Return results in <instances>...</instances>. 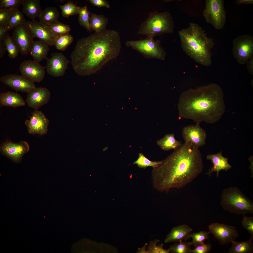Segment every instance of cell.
Returning a JSON list of instances; mask_svg holds the SVG:
<instances>
[{
	"instance_id": "cell-1",
	"label": "cell",
	"mask_w": 253,
	"mask_h": 253,
	"mask_svg": "<svg viewBox=\"0 0 253 253\" xmlns=\"http://www.w3.org/2000/svg\"><path fill=\"white\" fill-rule=\"evenodd\" d=\"M121 48L119 33L105 29L82 38L77 42L70 55L71 64L78 75L96 73L110 60L119 54Z\"/></svg>"
},
{
	"instance_id": "cell-2",
	"label": "cell",
	"mask_w": 253,
	"mask_h": 253,
	"mask_svg": "<svg viewBox=\"0 0 253 253\" xmlns=\"http://www.w3.org/2000/svg\"><path fill=\"white\" fill-rule=\"evenodd\" d=\"M203 167L200 150L185 142L153 170L154 186L161 191L182 187L201 173Z\"/></svg>"
},
{
	"instance_id": "cell-3",
	"label": "cell",
	"mask_w": 253,
	"mask_h": 253,
	"mask_svg": "<svg viewBox=\"0 0 253 253\" xmlns=\"http://www.w3.org/2000/svg\"><path fill=\"white\" fill-rule=\"evenodd\" d=\"M178 107L181 117L193 120L196 123L204 121L213 124L225 113L224 93L216 83L190 89L181 94Z\"/></svg>"
},
{
	"instance_id": "cell-4",
	"label": "cell",
	"mask_w": 253,
	"mask_h": 253,
	"mask_svg": "<svg viewBox=\"0 0 253 253\" xmlns=\"http://www.w3.org/2000/svg\"><path fill=\"white\" fill-rule=\"evenodd\" d=\"M178 34L183 50L196 62L206 66L212 63L211 51L215 44L198 24L190 22Z\"/></svg>"
},
{
	"instance_id": "cell-5",
	"label": "cell",
	"mask_w": 253,
	"mask_h": 253,
	"mask_svg": "<svg viewBox=\"0 0 253 253\" xmlns=\"http://www.w3.org/2000/svg\"><path fill=\"white\" fill-rule=\"evenodd\" d=\"M174 26L173 18L169 12H159L155 10L150 12L146 19L141 23L137 33L154 39L157 35L173 33Z\"/></svg>"
},
{
	"instance_id": "cell-6",
	"label": "cell",
	"mask_w": 253,
	"mask_h": 253,
	"mask_svg": "<svg viewBox=\"0 0 253 253\" xmlns=\"http://www.w3.org/2000/svg\"><path fill=\"white\" fill-rule=\"evenodd\" d=\"M220 204L223 210L238 214L253 213V203L236 187L224 189L221 195Z\"/></svg>"
},
{
	"instance_id": "cell-7",
	"label": "cell",
	"mask_w": 253,
	"mask_h": 253,
	"mask_svg": "<svg viewBox=\"0 0 253 253\" xmlns=\"http://www.w3.org/2000/svg\"><path fill=\"white\" fill-rule=\"evenodd\" d=\"M126 46L131 47L148 59L154 58L164 60L166 52L161 45L160 40L147 38L138 40H127Z\"/></svg>"
},
{
	"instance_id": "cell-8",
	"label": "cell",
	"mask_w": 253,
	"mask_h": 253,
	"mask_svg": "<svg viewBox=\"0 0 253 253\" xmlns=\"http://www.w3.org/2000/svg\"><path fill=\"white\" fill-rule=\"evenodd\" d=\"M203 16L206 22L216 29L220 30L226 22V12L223 0H206Z\"/></svg>"
},
{
	"instance_id": "cell-9",
	"label": "cell",
	"mask_w": 253,
	"mask_h": 253,
	"mask_svg": "<svg viewBox=\"0 0 253 253\" xmlns=\"http://www.w3.org/2000/svg\"><path fill=\"white\" fill-rule=\"evenodd\" d=\"M232 43L233 55L240 64H245L253 56V37L251 35L239 36L233 40Z\"/></svg>"
},
{
	"instance_id": "cell-10",
	"label": "cell",
	"mask_w": 253,
	"mask_h": 253,
	"mask_svg": "<svg viewBox=\"0 0 253 253\" xmlns=\"http://www.w3.org/2000/svg\"><path fill=\"white\" fill-rule=\"evenodd\" d=\"M12 37L19 52L23 55L27 54L29 52L35 37L24 24L19 25L14 29Z\"/></svg>"
},
{
	"instance_id": "cell-11",
	"label": "cell",
	"mask_w": 253,
	"mask_h": 253,
	"mask_svg": "<svg viewBox=\"0 0 253 253\" xmlns=\"http://www.w3.org/2000/svg\"><path fill=\"white\" fill-rule=\"evenodd\" d=\"M208 229L210 233L212 234L220 244L223 245L233 243L239 236L235 227L223 224L212 223L209 226Z\"/></svg>"
},
{
	"instance_id": "cell-12",
	"label": "cell",
	"mask_w": 253,
	"mask_h": 253,
	"mask_svg": "<svg viewBox=\"0 0 253 253\" xmlns=\"http://www.w3.org/2000/svg\"><path fill=\"white\" fill-rule=\"evenodd\" d=\"M29 150L28 144L24 141L15 143L7 141L2 144L0 147V152L2 155L16 163L21 161L23 155Z\"/></svg>"
},
{
	"instance_id": "cell-13",
	"label": "cell",
	"mask_w": 253,
	"mask_h": 253,
	"mask_svg": "<svg viewBox=\"0 0 253 253\" xmlns=\"http://www.w3.org/2000/svg\"><path fill=\"white\" fill-rule=\"evenodd\" d=\"M182 133L185 142L190 144L196 148L198 149L205 144L206 132L200 126L199 124L184 127Z\"/></svg>"
},
{
	"instance_id": "cell-14",
	"label": "cell",
	"mask_w": 253,
	"mask_h": 253,
	"mask_svg": "<svg viewBox=\"0 0 253 253\" xmlns=\"http://www.w3.org/2000/svg\"><path fill=\"white\" fill-rule=\"evenodd\" d=\"M49 123V120L43 112L37 110H35L32 112L29 119L26 120L25 122L28 133L33 135L46 134Z\"/></svg>"
},
{
	"instance_id": "cell-15",
	"label": "cell",
	"mask_w": 253,
	"mask_h": 253,
	"mask_svg": "<svg viewBox=\"0 0 253 253\" xmlns=\"http://www.w3.org/2000/svg\"><path fill=\"white\" fill-rule=\"evenodd\" d=\"M46 59L45 68L48 74L56 77L64 75L70 62L62 53L54 52Z\"/></svg>"
},
{
	"instance_id": "cell-16",
	"label": "cell",
	"mask_w": 253,
	"mask_h": 253,
	"mask_svg": "<svg viewBox=\"0 0 253 253\" xmlns=\"http://www.w3.org/2000/svg\"><path fill=\"white\" fill-rule=\"evenodd\" d=\"M45 68L39 62L28 60L21 63L19 70L21 75L26 78L34 82H40L44 78Z\"/></svg>"
},
{
	"instance_id": "cell-17",
	"label": "cell",
	"mask_w": 253,
	"mask_h": 253,
	"mask_svg": "<svg viewBox=\"0 0 253 253\" xmlns=\"http://www.w3.org/2000/svg\"><path fill=\"white\" fill-rule=\"evenodd\" d=\"M0 79L4 84L17 91L28 93L36 88L34 82L22 75L7 74L1 77Z\"/></svg>"
},
{
	"instance_id": "cell-18",
	"label": "cell",
	"mask_w": 253,
	"mask_h": 253,
	"mask_svg": "<svg viewBox=\"0 0 253 253\" xmlns=\"http://www.w3.org/2000/svg\"><path fill=\"white\" fill-rule=\"evenodd\" d=\"M23 24L29 29L35 37L49 46H55L54 36L49 28L40 22L26 20Z\"/></svg>"
},
{
	"instance_id": "cell-19",
	"label": "cell",
	"mask_w": 253,
	"mask_h": 253,
	"mask_svg": "<svg viewBox=\"0 0 253 253\" xmlns=\"http://www.w3.org/2000/svg\"><path fill=\"white\" fill-rule=\"evenodd\" d=\"M27 93L26 100L27 105L35 110L47 104L51 96L50 92L46 87L36 88Z\"/></svg>"
},
{
	"instance_id": "cell-20",
	"label": "cell",
	"mask_w": 253,
	"mask_h": 253,
	"mask_svg": "<svg viewBox=\"0 0 253 253\" xmlns=\"http://www.w3.org/2000/svg\"><path fill=\"white\" fill-rule=\"evenodd\" d=\"M207 159L210 160L213 165L210 170L207 174L211 175L214 172H216V176L219 177V172L222 170L227 171L232 167V166L228 162V158L224 157L222 152L216 154H208L206 156Z\"/></svg>"
},
{
	"instance_id": "cell-21",
	"label": "cell",
	"mask_w": 253,
	"mask_h": 253,
	"mask_svg": "<svg viewBox=\"0 0 253 253\" xmlns=\"http://www.w3.org/2000/svg\"><path fill=\"white\" fill-rule=\"evenodd\" d=\"M192 231V228L186 224L174 227L167 236L164 242H179L182 240L186 241L190 238L189 235Z\"/></svg>"
},
{
	"instance_id": "cell-22",
	"label": "cell",
	"mask_w": 253,
	"mask_h": 253,
	"mask_svg": "<svg viewBox=\"0 0 253 253\" xmlns=\"http://www.w3.org/2000/svg\"><path fill=\"white\" fill-rule=\"evenodd\" d=\"M25 102L19 94L8 91L0 94V107L5 106L16 108L24 106Z\"/></svg>"
},
{
	"instance_id": "cell-23",
	"label": "cell",
	"mask_w": 253,
	"mask_h": 253,
	"mask_svg": "<svg viewBox=\"0 0 253 253\" xmlns=\"http://www.w3.org/2000/svg\"><path fill=\"white\" fill-rule=\"evenodd\" d=\"M49 46L40 40L34 41L29 52L34 60L39 63L43 59H47Z\"/></svg>"
},
{
	"instance_id": "cell-24",
	"label": "cell",
	"mask_w": 253,
	"mask_h": 253,
	"mask_svg": "<svg viewBox=\"0 0 253 253\" xmlns=\"http://www.w3.org/2000/svg\"><path fill=\"white\" fill-rule=\"evenodd\" d=\"M22 13L33 20L39 17L42 10L39 0H23Z\"/></svg>"
},
{
	"instance_id": "cell-25",
	"label": "cell",
	"mask_w": 253,
	"mask_h": 253,
	"mask_svg": "<svg viewBox=\"0 0 253 253\" xmlns=\"http://www.w3.org/2000/svg\"><path fill=\"white\" fill-rule=\"evenodd\" d=\"M59 16V13L56 8L52 6L48 7L42 10L39 17V22L48 26L58 21Z\"/></svg>"
},
{
	"instance_id": "cell-26",
	"label": "cell",
	"mask_w": 253,
	"mask_h": 253,
	"mask_svg": "<svg viewBox=\"0 0 253 253\" xmlns=\"http://www.w3.org/2000/svg\"><path fill=\"white\" fill-rule=\"evenodd\" d=\"M157 143L164 151L172 149L175 150L179 148L182 145L181 142L176 140L174 134H166L162 138L158 140Z\"/></svg>"
},
{
	"instance_id": "cell-27",
	"label": "cell",
	"mask_w": 253,
	"mask_h": 253,
	"mask_svg": "<svg viewBox=\"0 0 253 253\" xmlns=\"http://www.w3.org/2000/svg\"><path fill=\"white\" fill-rule=\"evenodd\" d=\"M108 18L104 15L94 13H91L89 22L92 30L99 33L106 29Z\"/></svg>"
},
{
	"instance_id": "cell-28",
	"label": "cell",
	"mask_w": 253,
	"mask_h": 253,
	"mask_svg": "<svg viewBox=\"0 0 253 253\" xmlns=\"http://www.w3.org/2000/svg\"><path fill=\"white\" fill-rule=\"evenodd\" d=\"M253 237L247 241H235L228 252L229 253H252L253 252Z\"/></svg>"
},
{
	"instance_id": "cell-29",
	"label": "cell",
	"mask_w": 253,
	"mask_h": 253,
	"mask_svg": "<svg viewBox=\"0 0 253 253\" xmlns=\"http://www.w3.org/2000/svg\"><path fill=\"white\" fill-rule=\"evenodd\" d=\"M90 14L87 6L82 7L79 6L78 19L79 23L80 26L84 27L89 32L92 31L89 22Z\"/></svg>"
},
{
	"instance_id": "cell-30",
	"label": "cell",
	"mask_w": 253,
	"mask_h": 253,
	"mask_svg": "<svg viewBox=\"0 0 253 253\" xmlns=\"http://www.w3.org/2000/svg\"><path fill=\"white\" fill-rule=\"evenodd\" d=\"M26 20L22 13L19 10L18 8L12 10L10 13L7 26L9 31L14 30L19 25L23 24Z\"/></svg>"
},
{
	"instance_id": "cell-31",
	"label": "cell",
	"mask_w": 253,
	"mask_h": 253,
	"mask_svg": "<svg viewBox=\"0 0 253 253\" xmlns=\"http://www.w3.org/2000/svg\"><path fill=\"white\" fill-rule=\"evenodd\" d=\"M73 37L71 35L55 36L54 37L55 46L59 50H65L73 42Z\"/></svg>"
},
{
	"instance_id": "cell-32",
	"label": "cell",
	"mask_w": 253,
	"mask_h": 253,
	"mask_svg": "<svg viewBox=\"0 0 253 253\" xmlns=\"http://www.w3.org/2000/svg\"><path fill=\"white\" fill-rule=\"evenodd\" d=\"M48 26L51 30L54 37L69 34L71 30V27L69 25L64 24L58 21Z\"/></svg>"
},
{
	"instance_id": "cell-33",
	"label": "cell",
	"mask_w": 253,
	"mask_h": 253,
	"mask_svg": "<svg viewBox=\"0 0 253 253\" xmlns=\"http://www.w3.org/2000/svg\"><path fill=\"white\" fill-rule=\"evenodd\" d=\"M3 41L5 45L9 57L11 59L16 58L18 55L19 51L14 42L12 36L8 33Z\"/></svg>"
},
{
	"instance_id": "cell-34",
	"label": "cell",
	"mask_w": 253,
	"mask_h": 253,
	"mask_svg": "<svg viewBox=\"0 0 253 253\" xmlns=\"http://www.w3.org/2000/svg\"><path fill=\"white\" fill-rule=\"evenodd\" d=\"M163 161H153L147 158L141 153L139 154L138 159L133 163L134 164H137L139 167L145 168L147 167L151 166L153 169L155 168L161 164Z\"/></svg>"
},
{
	"instance_id": "cell-35",
	"label": "cell",
	"mask_w": 253,
	"mask_h": 253,
	"mask_svg": "<svg viewBox=\"0 0 253 253\" xmlns=\"http://www.w3.org/2000/svg\"><path fill=\"white\" fill-rule=\"evenodd\" d=\"M191 245V242L182 241L172 245L169 249L172 253H190Z\"/></svg>"
},
{
	"instance_id": "cell-36",
	"label": "cell",
	"mask_w": 253,
	"mask_h": 253,
	"mask_svg": "<svg viewBox=\"0 0 253 253\" xmlns=\"http://www.w3.org/2000/svg\"><path fill=\"white\" fill-rule=\"evenodd\" d=\"M60 6L62 11L61 14L64 17L67 18L70 16L78 14L79 6H77L72 3L67 2Z\"/></svg>"
},
{
	"instance_id": "cell-37",
	"label": "cell",
	"mask_w": 253,
	"mask_h": 253,
	"mask_svg": "<svg viewBox=\"0 0 253 253\" xmlns=\"http://www.w3.org/2000/svg\"><path fill=\"white\" fill-rule=\"evenodd\" d=\"M210 233L209 232L202 231L190 234L189 235L190 237L192 239V241L190 242L191 245L195 247L201 245L205 240L209 238V235Z\"/></svg>"
},
{
	"instance_id": "cell-38",
	"label": "cell",
	"mask_w": 253,
	"mask_h": 253,
	"mask_svg": "<svg viewBox=\"0 0 253 253\" xmlns=\"http://www.w3.org/2000/svg\"><path fill=\"white\" fill-rule=\"evenodd\" d=\"M159 239H156L150 242L147 250L148 253H169L170 252L169 249H164L163 248V244L162 243L157 244L160 242Z\"/></svg>"
},
{
	"instance_id": "cell-39",
	"label": "cell",
	"mask_w": 253,
	"mask_h": 253,
	"mask_svg": "<svg viewBox=\"0 0 253 253\" xmlns=\"http://www.w3.org/2000/svg\"><path fill=\"white\" fill-rule=\"evenodd\" d=\"M23 0H0V10H13L18 8L22 4Z\"/></svg>"
},
{
	"instance_id": "cell-40",
	"label": "cell",
	"mask_w": 253,
	"mask_h": 253,
	"mask_svg": "<svg viewBox=\"0 0 253 253\" xmlns=\"http://www.w3.org/2000/svg\"><path fill=\"white\" fill-rule=\"evenodd\" d=\"M243 217L242 221V224L243 227L247 230L253 237V217L246 216L243 215Z\"/></svg>"
},
{
	"instance_id": "cell-41",
	"label": "cell",
	"mask_w": 253,
	"mask_h": 253,
	"mask_svg": "<svg viewBox=\"0 0 253 253\" xmlns=\"http://www.w3.org/2000/svg\"><path fill=\"white\" fill-rule=\"evenodd\" d=\"M12 10L8 9L0 10V26L8 25L10 13Z\"/></svg>"
},
{
	"instance_id": "cell-42",
	"label": "cell",
	"mask_w": 253,
	"mask_h": 253,
	"mask_svg": "<svg viewBox=\"0 0 253 253\" xmlns=\"http://www.w3.org/2000/svg\"><path fill=\"white\" fill-rule=\"evenodd\" d=\"M195 247L194 249H191V253H207L210 251L211 246L210 244H205L204 242Z\"/></svg>"
},
{
	"instance_id": "cell-43",
	"label": "cell",
	"mask_w": 253,
	"mask_h": 253,
	"mask_svg": "<svg viewBox=\"0 0 253 253\" xmlns=\"http://www.w3.org/2000/svg\"><path fill=\"white\" fill-rule=\"evenodd\" d=\"M88 1L93 6L99 7H104L109 9L110 7L108 2L105 0H89Z\"/></svg>"
},
{
	"instance_id": "cell-44",
	"label": "cell",
	"mask_w": 253,
	"mask_h": 253,
	"mask_svg": "<svg viewBox=\"0 0 253 253\" xmlns=\"http://www.w3.org/2000/svg\"><path fill=\"white\" fill-rule=\"evenodd\" d=\"M9 31L8 26H0V41H3Z\"/></svg>"
},
{
	"instance_id": "cell-45",
	"label": "cell",
	"mask_w": 253,
	"mask_h": 253,
	"mask_svg": "<svg viewBox=\"0 0 253 253\" xmlns=\"http://www.w3.org/2000/svg\"><path fill=\"white\" fill-rule=\"evenodd\" d=\"M247 69L248 73L253 75V56L247 62Z\"/></svg>"
},
{
	"instance_id": "cell-46",
	"label": "cell",
	"mask_w": 253,
	"mask_h": 253,
	"mask_svg": "<svg viewBox=\"0 0 253 253\" xmlns=\"http://www.w3.org/2000/svg\"><path fill=\"white\" fill-rule=\"evenodd\" d=\"M6 49L4 43L3 41H0V58L3 56Z\"/></svg>"
},
{
	"instance_id": "cell-47",
	"label": "cell",
	"mask_w": 253,
	"mask_h": 253,
	"mask_svg": "<svg viewBox=\"0 0 253 253\" xmlns=\"http://www.w3.org/2000/svg\"><path fill=\"white\" fill-rule=\"evenodd\" d=\"M235 2L237 4L239 5L242 4L246 5L253 4V0H236Z\"/></svg>"
},
{
	"instance_id": "cell-48",
	"label": "cell",
	"mask_w": 253,
	"mask_h": 253,
	"mask_svg": "<svg viewBox=\"0 0 253 253\" xmlns=\"http://www.w3.org/2000/svg\"><path fill=\"white\" fill-rule=\"evenodd\" d=\"M248 159L250 163V166L249 167V169L251 171V177L252 178H253V156H251L249 157Z\"/></svg>"
},
{
	"instance_id": "cell-49",
	"label": "cell",
	"mask_w": 253,
	"mask_h": 253,
	"mask_svg": "<svg viewBox=\"0 0 253 253\" xmlns=\"http://www.w3.org/2000/svg\"><path fill=\"white\" fill-rule=\"evenodd\" d=\"M147 244L146 243L144 246L141 248H138L137 253H147L146 248Z\"/></svg>"
},
{
	"instance_id": "cell-50",
	"label": "cell",
	"mask_w": 253,
	"mask_h": 253,
	"mask_svg": "<svg viewBox=\"0 0 253 253\" xmlns=\"http://www.w3.org/2000/svg\"><path fill=\"white\" fill-rule=\"evenodd\" d=\"M108 148V147H106L103 149V151H104L106 150Z\"/></svg>"
}]
</instances>
